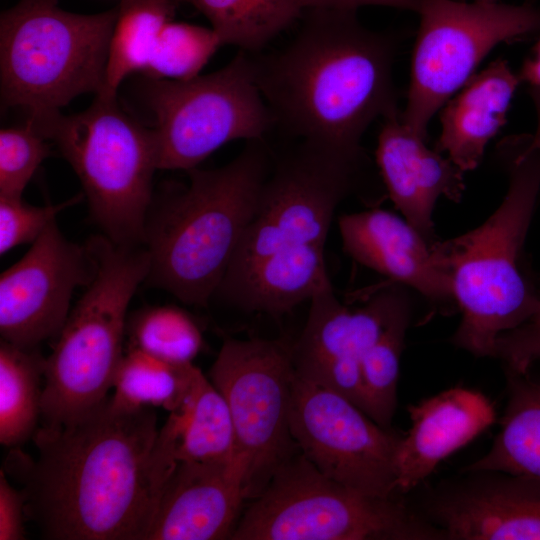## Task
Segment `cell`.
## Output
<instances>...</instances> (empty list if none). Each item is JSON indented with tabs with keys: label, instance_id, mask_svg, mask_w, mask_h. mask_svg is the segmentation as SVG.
Returning <instances> with one entry per match:
<instances>
[{
	"label": "cell",
	"instance_id": "1",
	"mask_svg": "<svg viewBox=\"0 0 540 540\" xmlns=\"http://www.w3.org/2000/svg\"><path fill=\"white\" fill-rule=\"evenodd\" d=\"M158 432L153 407L124 408L110 396L73 421L38 428L36 461L16 456L25 512L43 537L145 540L177 465L158 447Z\"/></svg>",
	"mask_w": 540,
	"mask_h": 540
},
{
	"label": "cell",
	"instance_id": "2",
	"mask_svg": "<svg viewBox=\"0 0 540 540\" xmlns=\"http://www.w3.org/2000/svg\"><path fill=\"white\" fill-rule=\"evenodd\" d=\"M284 47L251 54L275 127L354 161L379 116L398 111L392 79L396 42L364 27L356 11L308 8Z\"/></svg>",
	"mask_w": 540,
	"mask_h": 540
},
{
	"label": "cell",
	"instance_id": "3",
	"mask_svg": "<svg viewBox=\"0 0 540 540\" xmlns=\"http://www.w3.org/2000/svg\"><path fill=\"white\" fill-rule=\"evenodd\" d=\"M498 148L509 175L500 206L477 228L432 244L462 313L452 342L477 357H493L497 337L540 309V278L524 251L540 190V150L531 135L509 137Z\"/></svg>",
	"mask_w": 540,
	"mask_h": 540
},
{
	"label": "cell",
	"instance_id": "4",
	"mask_svg": "<svg viewBox=\"0 0 540 540\" xmlns=\"http://www.w3.org/2000/svg\"><path fill=\"white\" fill-rule=\"evenodd\" d=\"M271 165L265 140H249L229 163L187 171V186L151 204L143 243L150 256L145 282L186 304L206 306L254 215Z\"/></svg>",
	"mask_w": 540,
	"mask_h": 540
},
{
	"label": "cell",
	"instance_id": "5",
	"mask_svg": "<svg viewBox=\"0 0 540 540\" xmlns=\"http://www.w3.org/2000/svg\"><path fill=\"white\" fill-rule=\"evenodd\" d=\"M86 245L96 273L45 358L41 416L45 426L73 421L109 397L124 354L127 309L149 272L144 245L116 244L103 234L91 237Z\"/></svg>",
	"mask_w": 540,
	"mask_h": 540
},
{
	"label": "cell",
	"instance_id": "6",
	"mask_svg": "<svg viewBox=\"0 0 540 540\" xmlns=\"http://www.w3.org/2000/svg\"><path fill=\"white\" fill-rule=\"evenodd\" d=\"M58 1L19 0L0 17L1 100L33 119L104 84L118 7L78 14Z\"/></svg>",
	"mask_w": 540,
	"mask_h": 540
},
{
	"label": "cell",
	"instance_id": "7",
	"mask_svg": "<svg viewBox=\"0 0 540 540\" xmlns=\"http://www.w3.org/2000/svg\"><path fill=\"white\" fill-rule=\"evenodd\" d=\"M28 122L72 166L102 234L116 244L143 245L158 169L152 129L126 115L116 97L100 95L79 113Z\"/></svg>",
	"mask_w": 540,
	"mask_h": 540
},
{
	"label": "cell",
	"instance_id": "8",
	"mask_svg": "<svg viewBox=\"0 0 540 540\" xmlns=\"http://www.w3.org/2000/svg\"><path fill=\"white\" fill-rule=\"evenodd\" d=\"M232 540H447L399 496L377 498L318 471L299 451L253 498Z\"/></svg>",
	"mask_w": 540,
	"mask_h": 540
},
{
	"label": "cell",
	"instance_id": "9",
	"mask_svg": "<svg viewBox=\"0 0 540 540\" xmlns=\"http://www.w3.org/2000/svg\"><path fill=\"white\" fill-rule=\"evenodd\" d=\"M158 169L197 168L237 139H264L274 116L255 80L252 56L239 53L223 68L189 80H154L146 88Z\"/></svg>",
	"mask_w": 540,
	"mask_h": 540
},
{
	"label": "cell",
	"instance_id": "10",
	"mask_svg": "<svg viewBox=\"0 0 540 540\" xmlns=\"http://www.w3.org/2000/svg\"><path fill=\"white\" fill-rule=\"evenodd\" d=\"M417 13L420 25L401 118L426 140L430 119L474 75L496 45L540 30V8L531 4L420 0Z\"/></svg>",
	"mask_w": 540,
	"mask_h": 540
},
{
	"label": "cell",
	"instance_id": "11",
	"mask_svg": "<svg viewBox=\"0 0 540 540\" xmlns=\"http://www.w3.org/2000/svg\"><path fill=\"white\" fill-rule=\"evenodd\" d=\"M294 377L292 346L261 338L225 340L210 368L247 465L246 499L258 496L298 448L289 426Z\"/></svg>",
	"mask_w": 540,
	"mask_h": 540
},
{
	"label": "cell",
	"instance_id": "12",
	"mask_svg": "<svg viewBox=\"0 0 540 540\" xmlns=\"http://www.w3.org/2000/svg\"><path fill=\"white\" fill-rule=\"evenodd\" d=\"M361 164L305 141L272 162L225 275L286 246L325 245L335 210L353 189Z\"/></svg>",
	"mask_w": 540,
	"mask_h": 540
},
{
	"label": "cell",
	"instance_id": "13",
	"mask_svg": "<svg viewBox=\"0 0 540 540\" xmlns=\"http://www.w3.org/2000/svg\"><path fill=\"white\" fill-rule=\"evenodd\" d=\"M289 426L301 454L326 477L370 497L400 495L395 462L402 435L350 400L295 373Z\"/></svg>",
	"mask_w": 540,
	"mask_h": 540
},
{
	"label": "cell",
	"instance_id": "14",
	"mask_svg": "<svg viewBox=\"0 0 540 540\" xmlns=\"http://www.w3.org/2000/svg\"><path fill=\"white\" fill-rule=\"evenodd\" d=\"M87 245L68 240L56 220L26 254L0 276V334L13 345L35 349L58 336L70 313L74 290L94 278Z\"/></svg>",
	"mask_w": 540,
	"mask_h": 540
},
{
	"label": "cell",
	"instance_id": "15",
	"mask_svg": "<svg viewBox=\"0 0 540 540\" xmlns=\"http://www.w3.org/2000/svg\"><path fill=\"white\" fill-rule=\"evenodd\" d=\"M474 476L430 501L429 521L447 540H540V479L504 472Z\"/></svg>",
	"mask_w": 540,
	"mask_h": 540
},
{
	"label": "cell",
	"instance_id": "16",
	"mask_svg": "<svg viewBox=\"0 0 540 540\" xmlns=\"http://www.w3.org/2000/svg\"><path fill=\"white\" fill-rule=\"evenodd\" d=\"M246 475L240 455L228 461L178 462L145 540L230 539L246 499Z\"/></svg>",
	"mask_w": 540,
	"mask_h": 540
},
{
	"label": "cell",
	"instance_id": "17",
	"mask_svg": "<svg viewBox=\"0 0 540 540\" xmlns=\"http://www.w3.org/2000/svg\"><path fill=\"white\" fill-rule=\"evenodd\" d=\"M376 161L396 208L430 244L436 242L433 210L441 196L460 201L463 171L414 133L398 110L383 118Z\"/></svg>",
	"mask_w": 540,
	"mask_h": 540
},
{
	"label": "cell",
	"instance_id": "18",
	"mask_svg": "<svg viewBox=\"0 0 540 540\" xmlns=\"http://www.w3.org/2000/svg\"><path fill=\"white\" fill-rule=\"evenodd\" d=\"M343 250L358 263L416 289L439 305L454 302L432 244L405 219L383 209L339 218Z\"/></svg>",
	"mask_w": 540,
	"mask_h": 540
},
{
	"label": "cell",
	"instance_id": "19",
	"mask_svg": "<svg viewBox=\"0 0 540 540\" xmlns=\"http://www.w3.org/2000/svg\"><path fill=\"white\" fill-rule=\"evenodd\" d=\"M411 426L396 453V487L405 494L453 452L490 427L496 412L481 392L462 387L442 391L408 407Z\"/></svg>",
	"mask_w": 540,
	"mask_h": 540
},
{
	"label": "cell",
	"instance_id": "20",
	"mask_svg": "<svg viewBox=\"0 0 540 540\" xmlns=\"http://www.w3.org/2000/svg\"><path fill=\"white\" fill-rule=\"evenodd\" d=\"M406 299L399 289L390 288L374 295L365 306L350 310L338 300L328 281L310 299L305 327L292 345L295 372L333 359L361 362Z\"/></svg>",
	"mask_w": 540,
	"mask_h": 540
},
{
	"label": "cell",
	"instance_id": "21",
	"mask_svg": "<svg viewBox=\"0 0 540 540\" xmlns=\"http://www.w3.org/2000/svg\"><path fill=\"white\" fill-rule=\"evenodd\" d=\"M520 83L519 75L503 59L474 74L443 105L442 132L435 150L447 152L463 172L475 169L486 145L505 124L507 110Z\"/></svg>",
	"mask_w": 540,
	"mask_h": 540
},
{
	"label": "cell",
	"instance_id": "22",
	"mask_svg": "<svg viewBox=\"0 0 540 540\" xmlns=\"http://www.w3.org/2000/svg\"><path fill=\"white\" fill-rule=\"evenodd\" d=\"M324 244H299L226 274L216 292L246 310L274 316L309 300L330 278Z\"/></svg>",
	"mask_w": 540,
	"mask_h": 540
},
{
	"label": "cell",
	"instance_id": "23",
	"mask_svg": "<svg viewBox=\"0 0 540 540\" xmlns=\"http://www.w3.org/2000/svg\"><path fill=\"white\" fill-rule=\"evenodd\" d=\"M160 434L178 462L228 461L237 455L228 405L209 377L194 367L180 405L169 412Z\"/></svg>",
	"mask_w": 540,
	"mask_h": 540
},
{
	"label": "cell",
	"instance_id": "24",
	"mask_svg": "<svg viewBox=\"0 0 540 540\" xmlns=\"http://www.w3.org/2000/svg\"><path fill=\"white\" fill-rule=\"evenodd\" d=\"M508 399L489 451L464 472L493 471L540 479V374L506 368Z\"/></svg>",
	"mask_w": 540,
	"mask_h": 540
},
{
	"label": "cell",
	"instance_id": "25",
	"mask_svg": "<svg viewBox=\"0 0 540 540\" xmlns=\"http://www.w3.org/2000/svg\"><path fill=\"white\" fill-rule=\"evenodd\" d=\"M45 358L35 349L0 343V442L15 447L33 437L42 416Z\"/></svg>",
	"mask_w": 540,
	"mask_h": 540
},
{
	"label": "cell",
	"instance_id": "26",
	"mask_svg": "<svg viewBox=\"0 0 540 540\" xmlns=\"http://www.w3.org/2000/svg\"><path fill=\"white\" fill-rule=\"evenodd\" d=\"M210 22L222 45L259 53L272 39L301 19L303 0H179Z\"/></svg>",
	"mask_w": 540,
	"mask_h": 540
},
{
	"label": "cell",
	"instance_id": "27",
	"mask_svg": "<svg viewBox=\"0 0 540 540\" xmlns=\"http://www.w3.org/2000/svg\"><path fill=\"white\" fill-rule=\"evenodd\" d=\"M179 0H120L110 39L104 84L96 94L116 97L122 81L144 69Z\"/></svg>",
	"mask_w": 540,
	"mask_h": 540
},
{
	"label": "cell",
	"instance_id": "28",
	"mask_svg": "<svg viewBox=\"0 0 540 540\" xmlns=\"http://www.w3.org/2000/svg\"><path fill=\"white\" fill-rule=\"evenodd\" d=\"M194 367L168 363L130 347L119 363L110 397L128 409L162 407L171 412L182 402Z\"/></svg>",
	"mask_w": 540,
	"mask_h": 540
},
{
	"label": "cell",
	"instance_id": "29",
	"mask_svg": "<svg viewBox=\"0 0 540 540\" xmlns=\"http://www.w3.org/2000/svg\"><path fill=\"white\" fill-rule=\"evenodd\" d=\"M409 321L406 299L361 360L362 410L385 428L396 408L400 357Z\"/></svg>",
	"mask_w": 540,
	"mask_h": 540
},
{
	"label": "cell",
	"instance_id": "30",
	"mask_svg": "<svg viewBox=\"0 0 540 540\" xmlns=\"http://www.w3.org/2000/svg\"><path fill=\"white\" fill-rule=\"evenodd\" d=\"M131 348L172 364L192 363L202 336L192 318L174 306L148 307L129 324Z\"/></svg>",
	"mask_w": 540,
	"mask_h": 540
},
{
	"label": "cell",
	"instance_id": "31",
	"mask_svg": "<svg viewBox=\"0 0 540 540\" xmlns=\"http://www.w3.org/2000/svg\"><path fill=\"white\" fill-rule=\"evenodd\" d=\"M220 46L212 28L170 21L160 31L142 72L154 80H189L199 75Z\"/></svg>",
	"mask_w": 540,
	"mask_h": 540
},
{
	"label": "cell",
	"instance_id": "32",
	"mask_svg": "<svg viewBox=\"0 0 540 540\" xmlns=\"http://www.w3.org/2000/svg\"><path fill=\"white\" fill-rule=\"evenodd\" d=\"M46 140L28 121L20 127L1 129V197H22L37 168L50 155Z\"/></svg>",
	"mask_w": 540,
	"mask_h": 540
},
{
	"label": "cell",
	"instance_id": "33",
	"mask_svg": "<svg viewBox=\"0 0 540 540\" xmlns=\"http://www.w3.org/2000/svg\"><path fill=\"white\" fill-rule=\"evenodd\" d=\"M76 195L62 203L45 206L26 204L21 198L0 196V254L26 243H33L56 216L69 206L80 202Z\"/></svg>",
	"mask_w": 540,
	"mask_h": 540
},
{
	"label": "cell",
	"instance_id": "34",
	"mask_svg": "<svg viewBox=\"0 0 540 540\" xmlns=\"http://www.w3.org/2000/svg\"><path fill=\"white\" fill-rule=\"evenodd\" d=\"M493 357L501 359L505 368L525 373L540 360V321H528L500 334Z\"/></svg>",
	"mask_w": 540,
	"mask_h": 540
},
{
	"label": "cell",
	"instance_id": "35",
	"mask_svg": "<svg viewBox=\"0 0 540 540\" xmlns=\"http://www.w3.org/2000/svg\"><path fill=\"white\" fill-rule=\"evenodd\" d=\"M25 496L0 472V540H22L25 538L23 515Z\"/></svg>",
	"mask_w": 540,
	"mask_h": 540
},
{
	"label": "cell",
	"instance_id": "36",
	"mask_svg": "<svg viewBox=\"0 0 540 540\" xmlns=\"http://www.w3.org/2000/svg\"><path fill=\"white\" fill-rule=\"evenodd\" d=\"M306 9L326 8L345 11H357L363 6H387L418 12L420 0H303Z\"/></svg>",
	"mask_w": 540,
	"mask_h": 540
},
{
	"label": "cell",
	"instance_id": "37",
	"mask_svg": "<svg viewBox=\"0 0 540 540\" xmlns=\"http://www.w3.org/2000/svg\"><path fill=\"white\" fill-rule=\"evenodd\" d=\"M518 75L521 82H527L530 86H540V40L532 56L522 65Z\"/></svg>",
	"mask_w": 540,
	"mask_h": 540
},
{
	"label": "cell",
	"instance_id": "38",
	"mask_svg": "<svg viewBox=\"0 0 540 540\" xmlns=\"http://www.w3.org/2000/svg\"><path fill=\"white\" fill-rule=\"evenodd\" d=\"M529 94L537 114V128L535 134L531 135V143L536 149L540 150V86H530Z\"/></svg>",
	"mask_w": 540,
	"mask_h": 540
},
{
	"label": "cell",
	"instance_id": "39",
	"mask_svg": "<svg viewBox=\"0 0 540 540\" xmlns=\"http://www.w3.org/2000/svg\"><path fill=\"white\" fill-rule=\"evenodd\" d=\"M534 321H540V309L538 310V312L536 313V315L533 317ZM531 321V320H530Z\"/></svg>",
	"mask_w": 540,
	"mask_h": 540
},
{
	"label": "cell",
	"instance_id": "40",
	"mask_svg": "<svg viewBox=\"0 0 540 540\" xmlns=\"http://www.w3.org/2000/svg\"><path fill=\"white\" fill-rule=\"evenodd\" d=\"M477 2H484V3H492V2H498V0H474Z\"/></svg>",
	"mask_w": 540,
	"mask_h": 540
}]
</instances>
